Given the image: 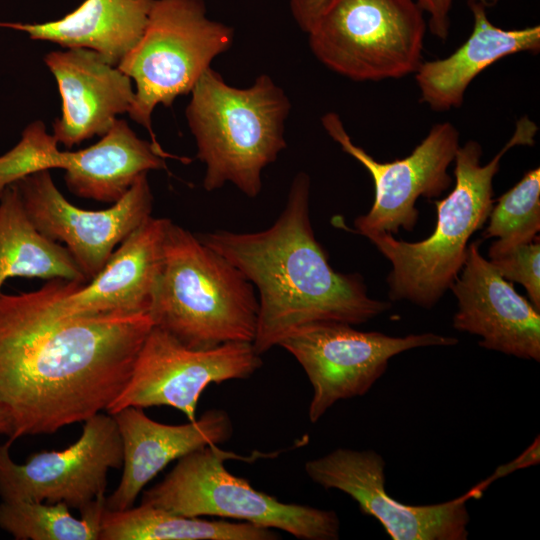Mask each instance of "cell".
<instances>
[{
  "label": "cell",
  "instance_id": "6da1fadb",
  "mask_svg": "<svg viewBox=\"0 0 540 540\" xmlns=\"http://www.w3.org/2000/svg\"><path fill=\"white\" fill-rule=\"evenodd\" d=\"M153 326L148 313L57 317L38 290L0 295V407L8 440L55 433L107 410Z\"/></svg>",
  "mask_w": 540,
  "mask_h": 540
},
{
  "label": "cell",
  "instance_id": "7a4b0ae2",
  "mask_svg": "<svg viewBox=\"0 0 540 540\" xmlns=\"http://www.w3.org/2000/svg\"><path fill=\"white\" fill-rule=\"evenodd\" d=\"M310 178L299 172L286 205L267 229L216 230L199 240L238 268L258 292L255 351L262 355L292 330L317 321L358 325L391 308L369 297L359 274L335 271L310 220Z\"/></svg>",
  "mask_w": 540,
  "mask_h": 540
},
{
  "label": "cell",
  "instance_id": "3957f363",
  "mask_svg": "<svg viewBox=\"0 0 540 540\" xmlns=\"http://www.w3.org/2000/svg\"><path fill=\"white\" fill-rule=\"evenodd\" d=\"M537 131L534 121L521 117L512 137L485 165L477 141L459 146L454 158L455 186L448 196L435 201L436 226L424 240H397L386 231L363 235L392 265L387 277L391 300H408L427 309L439 301L464 265L470 237L489 217L494 202L493 178L501 158L514 146L533 145Z\"/></svg>",
  "mask_w": 540,
  "mask_h": 540
},
{
  "label": "cell",
  "instance_id": "277c9868",
  "mask_svg": "<svg viewBox=\"0 0 540 540\" xmlns=\"http://www.w3.org/2000/svg\"><path fill=\"white\" fill-rule=\"evenodd\" d=\"M259 303L253 284L197 235L168 223L149 315L181 344L205 350L253 342Z\"/></svg>",
  "mask_w": 540,
  "mask_h": 540
},
{
  "label": "cell",
  "instance_id": "5b68a950",
  "mask_svg": "<svg viewBox=\"0 0 540 540\" xmlns=\"http://www.w3.org/2000/svg\"><path fill=\"white\" fill-rule=\"evenodd\" d=\"M186 108L197 158L206 166L203 187L234 184L249 198L262 190V171L286 148L284 124L291 104L266 74L248 88L228 85L211 67L192 89Z\"/></svg>",
  "mask_w": 540,
  "mask_h": 540
},
{
  "label": "cell",
  "instance_id": "8992f818",
  "mask_svg": "<svg viewBox=\"0 0 540 540\" xmlns=\"http://www.w3.org/2000/svg\"><path fill=\"white\" fill-rule=\"evenodd\" d=\"M233 29L207 16L203 0H154L144 32L118 68L135 83L128 114L160 150L151 117L192 91L215 57L233 42Z\"/></svg>",
  "mask_w": 540,
  "mask_h": 540
},
{
  "label": "cell",
  "instance_id": "52a82bcc",
  "mask_svg": "<svg viewBox=\"0 0 540 540\" xmlns=\"http://www.w3.org/2000/svg\"><path fill=\"white\" fill-rule=\"evenodd\" d=\"M243 459L209 445L178 459L164 479L143 493L142 504L183 516H218L285 531L302 540H337L340 520L333 510L284 503L255 489L224 465Z\"/></svg>",
  "mask_w": 540,
  "mask_h": 540
},
{
  "label": "cell",
  "instance_id": "ba28073f",
  "mask_svg": "<svg viewBox=\"0 0 540 540\" xmlns=\"http://www.w3.org/2000/svg\"><path fill=\"white\" fill-rule=\"evenodd\" d=\"M425 31L415 0H335L307 34L313 54L330 70L380 81L416 72Z\"/></svg>",
  "mask_w": 540,
  "mask_h": 540
},
{
  "label": "cell",
  "instance_id": "9c48e42d",
  "mask_svg": "<svg viewBox=\"0 0 540 540\" xmlns=\"http://www.w3.org/2000/svg\"><path fill=\"white\" fill-rule=\"evenodd\" d=\"M58 144L42 121L27 125L19 142L0 156V195L30 174L60 168L71 193L113 204L141 174L165 168L164 158L173 157L151 141L140 139L122 119L85 149L60 150Z\"/></svg>",
  "mask_w": 540,
  "mask_h": 540
},
{
  "label": "cell",
  "instance_id": "30bf717a",
  "mask_svg": "<svg viewBox=\"0 0 540 540\" xmlns=\"http://www.w3.org/2000/svg\"><path fill=\"white\" fill-rule=\"evenodd\" d=\"M352 326L337 321L308 323L292 330L278 345L296 358L312 385L311 423L338 401L366 394L393 356L413 348L458 343L454 337L430 332L396 337Z\"/></svg>",
  "mask_w": 540,
  "mask_h": 540
},
{
  "label": "cell",
  "instance_id": "8fae6325",
  "mask_svg": "<svg viewBox=\"0 0 540 540\" xmlns=\"http://www.w3.org/2000/svg\"><path fill=\"white\" fill-rule=\"evenodd\" d=\"M263 362L251 342L190 349L152 326L136 357L128 383L107 408L168 406L194 421L199 398L210 384L252 376Z\"/></svg>",
  "mask_w": 540,
  "mask_h": 540
},
{
  "label": "cell",
  "instance_id": "7c38bea8",
  "mask_svg": "<svg viewBox=\"0 0 540 540\" xmlns=\"http://www.w3.org/2000/svg\"><path fill=\"white\" fill-rule=\"evenodd\" d=\"M79 439L61 451H41L23 463L10 456L9 440L0 444L2 501L64 502L81 511L104 496L110 469L121 468L123 450L111 414L83 422Z\"/></svg>",
  "mask_w": 540,
  "mask_h": 540
},
{
  "label": "cell",
  "instance_id": "4fadbf2b",
  "mask_svg": "<svg viewBox=\"0 0 540 540\" xmlns=\"http://www.w3.org/2000/svg\"><path fill=\"white\" fill-rule=\"evenodd\" d=\"M321 121L328 135L368 170L374 182L371 209L354 221L358 234L412 231L419 216L418 198H436L452 183L447 169L460 145L459 132L450 122L434 125L405 158L379 162L352 142L338 114L326 113Z\"/></svg>",
  "mask_w": 540,
  "mask_h": 540
},
{
  "label": "cell",
  "instance_id": "5bb4252c",
  "mask_svg": "<svg viewBox=\"0 0 540 540\" xmlns=\"http://www.w3.org/2000/svg\"><path fill=\"white\" fill-rule=\"evenodd\" d=\"M385 461L374 450L337 448L309 460L305 472L326 490H340L361 512L373 516L393 540H466L470 515L467 501L480 497L475 487L452 500L409 505L395 500L385 487Z\"/></svg>",
  "mask_w": 540,
  "mask_h": 540
},
{
  "label": "cell",
  "instance_id": "9a60e30c",
  "mask_svg": "<svg viewBox=\"0 0 540 540\" xmlns=\"http://www.w3.org/2000/svg\"><path fill=\"white\" fill-rule=\"evenodd\" d=\"M147 174H141L122 198L102 210H86L70 203L49 170L35 172L14 184L36 229L50 240L65 244L88 282L104 267L115 247L151 216L153 195Z\"/></svg>",
  "mask_w": 540,
  "mask_h": 540
},
{
  "label": "cell",
  "instance_id": "2e32d148",
  "mask_svg": "<svg viewBox=\"0 0 540 540\" xmlns=\"http://www.w3.org/2000/svg\"><path fill=\"white\" fill-rule=\"evenodd\" d=\"M169 221L147 218L87 283L48 280L43 288L49 312L57 317L149 314Z\"/></svg>",
  "mask_w": 540,
  "mask_h": 540
},
{
  "label": "cell",
  "instance_id": "e0dca14e",
  "mask_svg": "<svg viewBox=\"0 0 540 540\" xmlns=\"http://www.w3.org/2000/svg\"><path fill=\"white\" fill-rule=\"evenodd\" d=\"M468 245L451 289L457 299L453 327L481 337L479 345L525 360L540 361V310L518 294L479 250Z\"/></svg>",
  "mask_w": 540,
  "mask_h": 540
},
{
  "label": "cell",
  "instance_id": "ac0fdd59",
  "mask_svg": "<svg viewBox=\"0 0 540 540\" xmlns=\"http://www.w3.org/2000/svg\"><path fill=\"white\" fill-rule=\"evenodd\" d=\"M44 62L56 79L62 101L53 136L64 147L104 136L117 116L130 110L135 96L131 78L99 53L66 48L49 52Z\"/></svg>",
  "mask_w": 540,
  "mask_h": 540
},
{
  "label": "cell",
  "instance_id": "d6986e66",
  "mask_svg": "<svg viewBox=\"0 0 540 540\" xmlns=\"http://www.w3.org/2000/svg\"><path fill=\"white\" fill-rule=\"evenodd\" d=\"M111 415L123 450L119 485L105 500L106 509L113 511L132 507L145 485L173 460L225 442L233 433L230 416L217 408L181 425L154 421L138 407H126Z\"/></svg>",
  "mask_w": 540,
  "mask_h": 540
},
{
  "label": "cell",
  "instance_id": "ffe728a7",
  "mask_svg": "<svg viewBox=\"0 0 540 540\" xmlns=\"http://www.w3.org/2000/svg\"><path fill=\"white\" fill-rule=\"evenodd\" d=\"M468 4L473 28L467 40L446 58L422 61L414 73L421 101L434 111L459 108L470 83L493 63L540 50L539 25L506 30L489 20L483 4Z\"/></svg>",
  "mask_w": 540,
  "mask_h": 540
},
{
  "label": "cell",
  "instance_id": "44dd1931",
  "mask_svg": "<svg viewBox=\"0 0 540 540\" xmlns=\"http://www.w3.org/2000/svg\"><path fill=\"white\" fill-rule=\"evenodd\" d=\"M154 0H84L65 16L42 23L0 21V28L64 48H86L118 66L142 36Z\"/></svg>",
  "mask_w": 540,
  "mask_h": 540
},
{
  "label": "cell",
  "instance_id": "7402d4cb",
  "mask_svg": "<svg viewBox=\"0 0 540 540\" xmlns=\"http://www.w3.org/2000/svg\"><path fill=\"white\" fill-rule=\"evenodd\" d=\"M14 277L87 283L68 249L36 229L12 184L0 195V295Z\"/></svg>",
  "mask_w": 540,
  "mask_h": 540
},
{
  "label": "cell",
  "instance_id": "603a6c76",
  "mask_svg": "<svg viewBox=\"0 0 540 540\" xmlns=\"http://www.w3.org/2000/svg\"><path fill=\"white\" fill-rule=\"evenodd\" d=\"M271 528L248 522L206 520L142 504L124 510L105 508L99 540H277Z\"/></svg>",
  "mask_w": 540,
  "mask_h": 540
},
{
  "label": "cell",
  "instance_id": "cb8c5ba5",
  "mask_svg": "<svg viewBox=\"0 0 540 540\" xmlns=\"http://www.w3.org/2000/svg\"><path fill=\"white\" fill-rule=\"evenodd\" d=\"M105 496L73 517L64 502L2 501L0 528L16 540H99Z\"/></svg>",
  "mask_w": 540,
  "mask_h": 540
},
{
  "label": "cell",
  "instance_id": "d4e9b609",
  "mask_svg": "<svg viewBox=\"0 0 540 540\" xmlns=\"http://www.w3.org/2000/svg\"><path fill=\"white\" fill-rule=\"evenodd\" d=\"M484 238H498L488 255L532 242L540 230V169L527 171L521 180L501 195L489 214Z\"/></svg>",
  "mask_w": 540,
  "mask_h": 540
},
{
  "label": "cell",
  "instance_id": "484cf974",
  "mask_svg": "<svg viewBox=\"0 0 540 540\" xmlns=\"http://www.w3.org/2000/svg\"><path fill=\"white\" fill-rule=\"evenodd\" d=\"M489 257L490 263L504 279L524 286L530 302L540 310L539 237Z\"/></svg>",
  "mask_w": 540,
  "mask_h": 540
},
{
  "label": "cell",
  "instance_id": "4316f807",
  "mask_svg": "<svg viewBox=\"0 0 540 540\" xmlns=\"http://www.w3.org/2000/svg\"><path fill=\"white\" fill-rule=\"evenodd\" d=\"M419 7L429 16L428 27L431 33L445 40L449 35L450 11L455 0H415ZM476 1L485 7L497 4L498 0H468Z\"/></svg>",
  "mask_w": 540,
  "mask_h": 540
},
{
  "label": "cell",
  "instance_id": "83f0119b",
  "mask_svg": "<svg viewBox=\"0 0 540 540\" xmlns=\"http://www.w3.org/2000/svg\"><path fill=\"white\" fill-rule=\"evenodd\" d=\"M335 0H289L291 13L306 33L310 31L319 17Z\"/></svg>",
  "mask_w": 540,
  "mask_h": 540
},
{
  "label": "cell",
  "instance_id": "f1b7e54d",
  "mask_svg": "<svg viewBox=\"0 0 540 540\" xmlns=\"http://www.w3.org/2000/svg\"><path fill=\"white\" fill-rule=\"evenodd\" d=\"M540 462V441L539 436L533 441V443L518 457L511 462L499 466L495 472L477 484L479 489L483 492L493 481L507 476L508 474L529 467L531 465H537Z\"/></svg>",
  "mask_w": 540,
  "mask_h": 540
},
{
  "label": "cell",
  "instance_id": "f546056e",
  "mask_svg": "<svg viewBox=\"0 0 540 540\" xmlns=\"http://www.w3.org/2000/svg\"><path fill=\"white\" fill-rule=\"evenodd\" d=\"M12 432L11 423L6 415V413L3 411V409L0 407V434L10 437Z\"/></svg>",
  "mask_w": 540,
  "mask_h": 540
}]
</instances>
